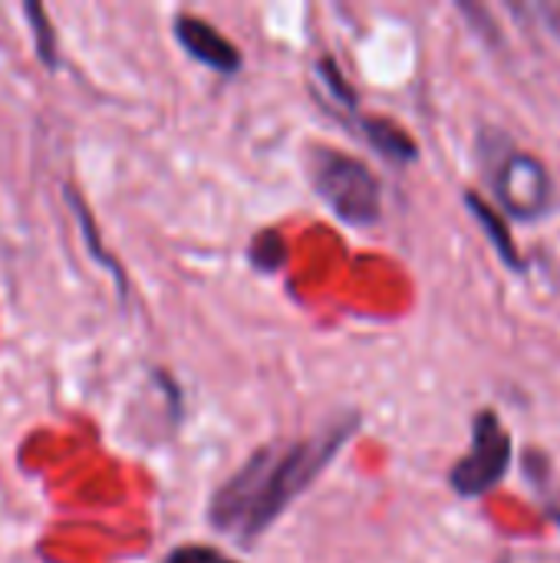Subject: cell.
Returning <instances> with one entry per match:
<instances>
[{
    "mask_svg": "<svg viewBox=\"0 0 560 563\" xmlns=\"http://www.w3.org/2000/svg\"><path fill=\"white\" fill-rule=\"evenodd\" d=\"M69 201L76 205V218H79V224L86 228V241H89V251H92V254H96V257L102 261V267L116 271V277H119V287H122V274H119V267L112 264V257H109V254H106V251L99 247V241H96V228H92V221H89V211H86V208H83V205L76 201V195H73V191H69Z\"/></svg>",
    "mask_w": 560,
    "mask_h": 563,
    "instance_id": "7c38bea8",
    "label": "cell"
},
{
    "mask_svg": "<svg viewBox=\"0 0 560 563\" xmlns=\"http://www.w3.org/2000/svg\"><path fill=\"white\" fill-rule=\"evenodd\" d=\"M515 462V442L495 409H482L472 419V449L462 455L452 472L449 485L459 498H482L498 488Z\"/></svg>",
    "mask_w": 560,
    "mask_h": 563,
    "instance_id": "277c9868",
    "label": "cell"
},
{
    "mask_svg": "<svg viewBox=\"0 0 560 563\" xmlns=\"http://www.w3.org/2000/svg\"><path fill=\"white\" fill-rule=\"evenodd\" d=\"M162 563H238L231 558H224L221 551L215 548H205V544H188V548H175Z\"/></svg>",
    "mask_w": 560,
    "mask_h": 563,
    "instance_id": "30bf717a",
    "label": "cell"
},
{
    "mask_svg": "<svg viewBox=\"0 0 560 563\" xmlns=\"http://www.w3.org/2000/svg\"><path fill=\"white\" fill-rule=\"evenodd\" d=\"M317 73L323 76V82H327V89L337 96V102L343 106V109H356V92L343 82V76H340V69H337V63L330 59V56H323L320 63H317Z\"/></svg>",
    "mask_w": 560,
    "mask_h": 563,
    "instance_id": "9c48e42d",
    "label": "cell"
},
{
    "mask_svg": "<svg viewBox=\"0 0 560 563\" xmlns=\"http://www.w3.org/2000/svg\"><path fill=\"white\" fill-rule=\"evenodd\" d=\"M459 10H462V13H469L472 20H482V26H479V30H482L488 40H502L498 26H495V20L488 16V10H485V7H475V3H459Z\"/></svg>",
    "mask_w": 560,
    "mask_h": 563,
    "instance_id": "4fadbf2b",
    "label": "cell"
},
{
    "mask_svg": "<svg viewBox=\"0 0 560 563\" xmlns=\"http://www.w3.org/2000/svg\"><path fill=\"white\" fill-rule=\"evenodd\" d=\"M23 13H26V20H30V26H33V40H36V56H40V63L53 69V66L59 63V56H56V36H53V30H50V23H46L43 7H40V3H26Z\"/></svg>",
    "mask_w": 560,
    "mask_h": 563,
    "instance_id": "ba28073f",
    "label": "cell"
},
{
    "mask_svg": "<svg viewBox=\"0 0 560 563\" xmlns=\"http://www.w3.org/2000/svg\"><path fill=\"white\" fill-rule=\"evenodd\" d=\"M360 129H363L366 142H370L383 158H389V162H396V165L416 162L419 145H416L413 135H409L406 129H399L396 122H389V119H360Z\"/></svg>",
    "mask_w": 560,
    "mask_h": 563,
    "instance_id": "52a82bcc",
    "label": "cell"
},
{
    "mask_svg": "<svg viewBox=\"0 0 560 563\" xmlns=\"http://www.w3.org/2000/svg\"><path fill=\"white\" fill-rule=\"evenodd\" d=\"M175 36L185 46L188 56H195L198 63L231 76L241 69V53L231 46V40H224L211 23L198 20V16H178L175 20Z\"/></svg>",
    "mask_w": 560,
    "mask_h": 563,
    "instance_id": "5b68a950",
    "label": "cell"
},
{
    "mask_svg": "<svg viewBox=\"0 0 560 563\" xmlns=\"http://www.w3.org/2000/svg\"><path fill=\"white\" fill-rule=\"evenodd\" d=\"M495 563H512V558H508V554H502V558H498Z\"/></svg>",
    "mask_w": 560,
    "mask_h": 563,
    "instance_id": "9a60e30c",
    "label": "cell"
},
{
    "mask_svg": "<svg viewBox=\"0 0 560 563\" xmlns=\"http://www.w3.org/2000/svg\"><path fill=\"white\" fill-rule=\"evenodd\" d=\"M548 515H551V521L558 525V531H560V508H548Z\"/></svg>",
    "mask_w": 560,
    "mask_h": 563,
    "instance_id": "5bb4252c",
    "label": "cell"
},
{
    "mask_svg": "<svg viewBox=\"0 0 560 563\" xmlns=\"http://www.w3.org/2000/svg\"><path fill=\"white\" fill-rule=\"evenodd\" d=\"M479 148H482V168L492 181L495 205L502 208L505 218L531 224L551 214L558 188L545 158L515 148L512 139L502 135L498 129H485Z\"/></svg>",
    "mask_w": 560,
    "mask_h": 563,
    "instance_id": "7a4b0ae2",
    "label": "cell"
},
{
    "mask_svg": "<svg viewBox=\"0 0 560 563\" xmlns=\"http://www.w3.org/2000/svg\"><path fill=\"white\" fill-rule=\"evenodd\" d=\"M310 178L317 195L330 205V211L340 221L366 228L380 218L383 188L366 162L343 155L337 148H317L310 158Z\"/></svg>",
    "mask_w": 560,
    "mask_h": 563,
    "instance_id": "3957f363",
    "label": "cell"
},
{
    "mask_svg": "<svg viewBox=\"0 0 560 563\" xmlns=\"http://www.w3.org/2000/svg\"><path fill=\"white\" fill-rule=\"evenodd\" d=\"M356 426L360 416H350L287 449H257L248 465H241L238 475L215 492L208 511L211 525L224 534H234L238 541H254L257 534H264L287 511V505L323 475V468L350 442Z\"/></svg>",
    "mask_w": 560,
    "mask_h": 563,
    "instance_id": "6da1fadb",
    "label": "cell"
},
{
    "mask_svg": "<svg viewBox=\"0 0 560 563\" xmlns=\"http://www.w3.org/2000/svg\"><path fill=\"white\" fill-rule=\"evenodd\" d=\"M465 205H469V211L475 214V221L482 224V231L488 234V244L495 247V254L502 257V264L508 267V271H528V264H525V254H521V247H518V241L512 238V228H508V221H505V214L492 205V201H485L479 191H465Z\"/></svg>",
    "mask_w": 560,
    "mask_h": 563,
    "instance_id": "8992f818",
    "label": "cell"
},
{
    "mask_svg": "<svg viewBox=\"0 0 560 563\" xmlns=\"http://www.w3.org/2000/svg\"><path fill=\"white\" fill-rule=\"evenodd\" d=\"M251 257L257 261V267H281L284 261V244L281 238L271 231V234H257L254 247H251Z\"/></svg>",
    "mask_w": 560,
    "mask_h": 563,
    "instance_id": "8fae6325",
    "label": "cell"
}]
</instances>
